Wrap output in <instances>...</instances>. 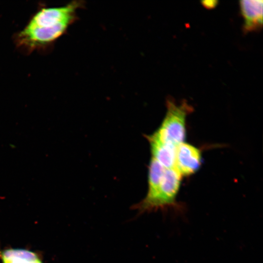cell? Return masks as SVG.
<instances>
[{
  "label": "cell",
  "mask_w": 263,
  "mask_h": 263,
  "mask_svg": "<svg viewBox=\"0 0 263 263\" xmlns=\"http://www.w3.org/2000/svg\"><path fill=\"white\" fill-rule=\"evenodd\" d=\"M81 5L80 1H73L63 6L40 8L25 26L30 40L38 47H49L75 21Z\"/></svg>",
  "instance_id": "cell-1"
},
{
  "label": "cell",
  "mask_w": 263,
  "mask_h": 263,
  "mask_svg": "<svg viewBox=\"0 0 263 263\" xmlns=\"http://www.w3.org/2000/svg\"><path fill=\"white\" fill-rule=\"evenodd\" d=\"M182 177L174 168L165 169L157 189L152 194L146 195L133 206V208L139 214L168 209L182 211L183 207L176 201Z\"/></svg>",
  "instance_id": "cell-2"
},
{
  "label": "cell",
  "mask_w": 263,
  "mask_h": 263,
  "mask_svg": "<svg viewBox=\"0 0 263 263\" xmlns=\"http://www.w3.org/2000/svg\"><path fill=\"white\" fill-rule=\"evenodd\" d=\"M166 106V115L155 132L162 140L177 146L184 142L186 118L193 108L186 101L177 104L172 98L167 99Z\"/></svg>",
  "instance_id": "cell-3"
},
{
  "label": "cell",
  "mask_w": 263,
  "mask_h": 263,
  "mask_svg": "<svg viewBox=\"0 0 263 263\" xmlns=\"http://www.w3.org/2000/svg\"><path fill=\"white\" fill-rule=\"evenodd\" d=\"M201 164V152L198 148L184 142L176 146L174 168L182 176L193 174Z\"/></svg>",
  "instance_id": "cell-4"
},
{
  "label": "cell",
  "mask_w": 263,
  "mask_h": 263,
  "mask_svg": "<svg viewBox=\"0 0 263 263\" xmlns=\"http://www.w3.org/2000/svg\"><path fill=\"white\" fill-rule=\"evenodd\" d=\"M146 138L150 145L151 157L166 169L174 168L176 146L162 140L155 132L147 135Z\"/></svg>",
  "instance_id": "cell-5"
},
{
  "label": "cell",
  "mask_w": 263,
  "mask_h": 263,
  "mask_svg": "<svg viewBox=\"0 0 263 263\" xmlns=\"http://www.w3.org/2000/svg\"><path fill=\"white\" fill-rule=\"evenodd\" d=\"M262 0H242L240 1L241 14L244 19V31H258L263 26Z\"/></svg>",
  "instance_id": "cell-6"
},
{
  "label": "cell",
  "mask_w": 263,
  "mask_h": 263,
  "mask_svg": "<svg viewBox=\"0 0 263 263\" xmlns=\"http://www.w3.org/2000/svg\"><path fill=\"white\" fill-rule=\"evenodd\" d=\"M0 261L1 263H44L39 253L19 248L0 249Z\"/></svg>",
  "instance_id": "cell-7"
},
{
  "label": "cell",
  "mask_w": 263,
  "mask_h": 263,
  "mask_svg": "<svg viewBox=\"0 0 263 263\" xmlns=\"http://www.w3.org/2000/svg\"><path fill=\"white\" fill-rule=\"evenodd\" d=\"M165 169L156 160L151 157L149 168L147 195L153 193L159 187Z\"/></svg>",
  "instance_id": "cell-8"
},
{
  "label": "cell",
  "mask_w": 263,
  "mask_h": 263,
  "mask_svg": "<svg viewBox=\"0 0 263 263\" xmlns=\"http://www.w3.org/2000/svg\"><path fill=\"white\" fill-rule=\"evenodd\" d=\"M202 4L207 8H212L215 7L217 3V0H203L201 1Z\"/></svg>",
  "instance_id": "cell-9"
}]
</instances>
